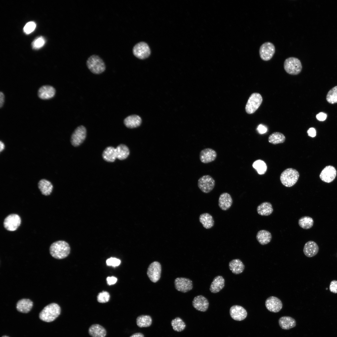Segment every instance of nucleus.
Wrapping results in <instances>:
<instances>
[{"mask_svg": "<svg viewBox=\"0 0 337 337\" xmlns=\"http://www.w3.org/2000/svg\"><path fill=\"white\" fill-rule=\"evenodd\" d=\"M70 247L66 242L62 240L53 243L49 248L50 253L54 258L57 259H64L68 256L70 252Z\"/></svg>", "mask_w": 337, "mask_h": 337, "instance_id": "f257e3e1", "label": "nucleus"}, {"mask_svg": "<svg viewBox=\"0 0 337 337\" xmlns=\"http://www.w3.org/2000/svg\"><path fill=\"white\" fill-rule=\"evenodd\" d=\"M61 309L60 306L55 303L45 306L40 312L39 317L42 320L51 322L55 320L60 315Z\"/></svg>", "mask_w": 337, "mask_h": 337, "instance_id": "f03ea898", "label": "nucleus"}, {"mask_svg": "<svg viewBox=\"0 0 337 337\" xmlns=\"http://www.w3.org/2000/svg\"><path fill=\"white\" fill-rule=\"evenodd\" d=\"M299 177L298 172L295 169L290 168L286 169L281 173L280 179L283 185L290 187L296 183Z\"/></svg>", "mask_w": 337, "mask_h": 337, "instance_id": "7ed1b4c3", "label": "nucleus"}, {"mask_svg": "<svg viewBox=\"0 0 337 337\" xmlns=\"http://www.w3.org/2000/svg\"><path fill=\"white\" fill-rule=\"evenodd\" d=\"M86 65L89 70L92 73L99 74L103 72L105 70V65L102 59L98 56L93 55L91 56L86 61Z\"/></svg>", "mask_w": 337, "mask_h": 337, "instance_id": "20e7f679", "label": "nucleus"}, {"mask_svg": "<svg viewBox=\"0 0 337 337\" xmlns=\"http://www.w3.org/2000/svg\"><path fill=\"white\" fill-rule=\"evenodd\" d=\"M285 70L288 73L292 75H296L301 71L302 66L299 59L293 57L286 59L284 62Z\"/></svg>", "mask_w": 337, "mask_h": 337, "instance_id": "39448f33", "label": "nucleus"}, {"mask_svg": "<svg viewBox=\"0 0 337 337\" xmlns=\"http://www.w3.org/2000/svg\"><path fill=\"white\" fill-rule=\"evenodd\" d=\"M262 101V97L259 93H252L249 97L246 105V112L248 114L255 112L260 106Z\"/></svg>", "mask_w": 337, "mask_h": 337, "instance_id": "423d86ee", "label": "nucleus"}, {"mask_svg": "<svg viewBox=\"0 0 337 337\" xmlns=\"http://www.w3.org/2000/svg\"><path fill=\"white\" fill-rule=\"evenodd\" d=\"M215 184L214 178L208 175L201 177L198 181V188L203 192L206 193H210L213 189Z\"/></svg>", "mask_w": 337, "mask_h": 337, "instance_id": "0eeeda50", "label": "nucleus"}, {"mask_svg": "<svg viewBox=\"0 0 337 337\" xmlns=\"http://www.w3.org/2000/svg\"><path fill=\"white\" fill-rule=\"evenodd\" d=\"M21 220L20 217L16 214H12L7 216L3 222L4 227L7 230L14 231L20 226Z\"/></svg>", "mask_w": 337, "mask_h": 337, "instance_id": "6e6552de", "label": "nucleus"}, {"mask_svg": "<svg viewBox=\"0 0 337 337\" xmlns=\"http://www.w3.org/2000/svg\"><path fill=\"white\" fill-rule=\"evenodd\" d=\"M275 51L274 45L270 42H265L262 44L259 50L260 57L265 61L270 60L274 55Z\"/></svg>", "mask_w": 337, "mask_h": 337, "instance_id": "1a4fd4ad", "label": "nucleus"}, {"mask_svg": "<svg viewBox=\"0 0 337 337\" xmlns=\"http://www.w3.org/2000/svg\"><path fill=\"white\" fill-rule=\"evenodd\" d=\"M161 272L160 264L157 261L151 263L147 271V275L150 280L153 282H157L160 279Z\"/></svg>", "mask_w": 337, "mask_h": 337, "instance_id": "9d476101", "label": "nucleus"}, {"mask_svg": "<svg viewBox=\"0 0 337 337\" xmlns=\"http://www.w3.org/2000/svg\"><path fill=\"white\" fill-rule=\"evenodd\" d=\"M134 55L138 58L144 59L148 57L150 54V50L148 44L141 42L136 44L133 49Z\"/></svg>", "mask_w": 337, "mask_h": 337, "instance_id": "9b49d317", "label": "nucleus"}, {"mask_svg": "<svg viewBox=\"0 0 337 337\" xmlns=\"http://www.w3.org/2000/svg\"><path fill=\"white\" fill-rule=\"evenodd\" d=\"M86 130L85 128L83 125L77 127L72 134L71 143L74 146L80 145L84 140L86 136Z\"/></svg>", "mask_w": 337, "mask_h": 337, "instance_id": "f8f14e48", "label": "nucleus"}, {"mask_svg": "<svg viewBox=\"0 0 337 337\" xmlns=\"http://www.w3.org/2000/svg\"><path fill=\"white\" fill-rule=\"evenodd\" d=\"M174 283L176 289L183 293H186L193 288L192 281L188 278H177L175 280Z\"/></svg>", "mask_w": 337, "mask_h": 337, "instance_id": "ddd939ff", "label": "nucleus"}, {"mask_svg": "<svg viewBox=\"0 0 337 337\" xmlns=\"http://www.w3.org/2000/svg\"><path fill=\"white\" fill-rule=\"evenodd\" d=\"M266 307L269 311L277 313L279 312L282 307V303L281 300L277 297L271 296L267 298L265 301Z\"/></svg>", "mask_w": 337, "mask_h": 337, "instance_id": "4468645a", "label": "nucleus"}, {"mask_svg": "<svg viewBox=\"0 0 337 337\" xmlns=\"http://www.w3.org/2000/svg\"><path fill=\"white\" fill-rule=\"evenodd\" d=\"M336 174L337 172L335 168L332 166L329 165L326 166L322 170L320 177L323 182L330 183L335 179Z\"/></svg>", "mask_w": 337, "mask_h": 337, "instance_id": "2eb2a0df", "label": "nucleus"}, {"mask_svg": "<svg viewBox=\"0 0 337 337\" xmlns=\"http://www.w3.org/2000/svg\"><path fill=\"white\" fill-rule=\"evenodd\" d=\"M216 151L214 149L207 148L202 149L199 153V159L203 163L207 164L214 161L217 157Z\"/></svg>", "mask_w": 337, "mask_h": 337, "instance_id": "dca6fc26", "label": "nucleus"}, {"mask_svg": "<svg viewBox=\"0 0 337 337\" xmlns=\"http://www.w3.org/2000/svg\"><path fill=\"white\" fill-rule=\"evenodd\" d=\"M230 314L232 319L237 321L243 320L247 316L246 310L242 306L238 305L232 306L230 309Z\"/></svg>", "mask_w": 337, "mask_h": 337, "instance_id": "f3484780", "label": "nucleus"}, {"mask_svg": "<svg viewBox=\"0 0 337 337\" xmlns=\"http://www.w3.org/2000/svg\"><path fill=\"white\" fill-rule=\"evenodd\" d=\"M209 302L208 299L202 295H198L195 296L192 301L193 307L198 310L206 311L209 306Z\"/></svg>", "mask_w": 337, "mask_h": 337, "instance_id": "a211bd4d", "label": "nucleus"}, {"mask_svg": "<svg viewBox=\"0 0 337 337\" xmlns=\"http://www.w3.org/2000/svg\"><path fill=\"white\" fill-rule=\"evenodd\" d=\"M232 197L229 193H223L219 196L218 204L222 210L226 211L228 210L232 206Z\"/></svg>", "mask_w": 337, "mask_h": 337, "instance_id": "6ab92c4d", "label": "nucleus"}, {"mask_svg": "<svg viewBox=\"0 0 337 337\" xmlns=\"http://www.w3.org/2000/svg\"><path fill=\"white\" fill-rule=\"evenodd\" d=\"M55 90L52 86L45 85L41 87L38 91V97L41 99L47 100L51 99L55 95Z\"/></svg>", "mask_w": 337, "mask_h": 337, "instance_id": "aec40b11", "label": "nucleus"}, {"mask_svg": "<svg viewBox=\"0 0 337 337\" xmlns=\"http://www.w3.org/2000/svg\"><path fill=\"white\" fill-rule=\"evenodd\" d=\"M319 247L315 242L310 241L306 242L304 245L303 252L305 256L311 257L315 256L318 253Z\"/></svg>", "mask_w": 337, "mask_h": 337, "instance_id": "412c9836", "label": "nucleus"}, {"mask_svg": "<svg viewBox=\"0 0 337 337\" xmlns=\"http://www.w3.org/2000/svg\"><path fill=\"white\" fill-rule=\"evenodd\" d=\"M33 305V302L28 299H22L19 300L16 304V308L19 312L27 313L31 310Z\"/></svg>", "mask_w": 337, "mask_h": 337, "instance_id": "4be33fe9", "label": "nucleus"}, {"mask_svg": "<svg viewBox=\"0 0 337 337\" xmlns=\"http://www.w3.org/2000/svg\"><path fill=\"white\" fill-rule=\"evenodd\" d=\"M225 286V280L221 276H218L214 278L210 287V291L214 293H217L222 290Z\"/></svg>", "mask_w": 337, "mask_h": 337, "instance_id": "5701e85b", "label": "nucleus"}, {"mask_svg": "<svg viewBox=\"0 0 337 337\" xmlns=\"http://www.w3.org/2000/svg\"><path fill=\"white\" fill-rule=\"evenodd\" d=\"M88 333L92 337H105L106 331L101 325L97 324L92 325L89 327Z\"/></svg>", "mask_w": 337, "mask_h": 337, "instance_id": "b1692460", "label": "nucleus"}, {"mask_svg": "<svg viewBox=\"0 0 337 337\" xmlns=\"http://www.w3.org/2000/svg\"><path fill=\"white\" fill-rule=\"evenodd\" d=\"M280 327L283 329L289 330L295 327L296 325L295 320L293 318L288 316H282L278 320Z\"/></svg>", "mask_w": 337, "mask_h": 337, "instance_id": "393cba45", "label": "nucleus"}, {"mask_svg": "<svg viewBox=\"0 0 337 337\" xmlns=\"http://www.w3.org/2000/svg\"><path fill=\"white\" fill-rule=\"evenodd\" d=\"M38 186L41 193L45 196L50 195L52 192L53 186L49 181L43 179L38 183Z\"/></svg>", "mask_w": 337, "mask_h": 337, "instance_id": "a878e982", "label": "nucleus"}, {"mask_svg": "<svg viewBox=\"0 0 337 337\" xmlns=\"http://www.w3.org/2000/svg\"><path fill=\"white\" fill-rule=\"evenodd\" d=\"M272 235L268 231L261 230L258 232L256 238L259 243L261 245H265L269 243L271 240Z\"/></svg>", "mask_w": 337, "mask_h": 337, "instance_id": "bb28decb", "label": "nucleus"}, {"mask_svg": "<svg viewBox=\"0 0 337 337\" xmlns=\"http://www.w3.org/2000/svg\"><path fill=\"white\" fill-rule=\"evenodd\" d=\"M229 267L232 273L238 274L243 272L245 266L240 260L237 259H233L229 262Z\"/></svg>", "mask_w": 337, "mask_h": 337, "instance_id": "cd10ccee", "label": "nucleus"}, {"mask_svg": "<svg viewBox=\"0 0 337 337\" xmlns=\"http://www.w3.org/2000/svg\"><path fill=\"white\" fill-rule=\"evenodd\" d=\"M200 222L203 227L207 229L212 228L214 224V221L212 216L208 213L201 214L199 217Z\"/></svg>", "mask_w": 337, "mask_h": 337, "instance_id": "c85d7f7f", "label": "nucleus"}, {"mask_svg": "<svg viewBox=\"0 0 337 337\" xmlns=\"http://www.w3.org/2000/svg\"><path fill=\"white\" fill-rule=\"evenodd\" d=\"M273 209L271 204L268 202H263L257 207V212L260 215L268 216L273 212Z\"/></svg>", "mask_w": 337, "mask_h": 337, "instance_id": "c756f323", "label": "nucleus"}, {"mask_svg": "<svg viewBox=\"0 0 337 337\" xmlns=\"http://www.w3.org/2000/svg\"><path fill=\"white\" fill-rule=\"evenodd\" d=\"M141 121V119L139 116L132 115L125 118L124 120V123L127 127L134 128L139 126Z\"/></svg>", "mask_w": 337, "mask_h": 337, "instance_id": "7c9ffc66", "label": "nucleus"}, {"mask_svg": "<svg viewBox=\"0 0 337 337\" xmlns=\"http://www.w3.org/2000/svg\"><path fill=\"white\" fill-rule=\"evenodd\" d=\"M102 157L107 162H114L117 158L115 148L111 146L107 147L103 153Z\"/></svg>", "mask_w": 337, "mask_h": 337, "instance_id": "2f4dec72", "label": "nucleus"}, {"mask_svg": "<svg viewBox=\"0 0 337 337\" xmlns=\"http://www.w3.org/2000/svg\"><path fill=\"white\" fill-rule=\"evenodd\" d=\"M152 322L151 316L148 315H140L136 320L137 325L140 328L149 327L151 325Z\"/></svg>", "mask_w": 337, "mask_h": 337, "instance_id": "473e14b6", "label": "nucleus"}, {"mask_svg": "<svg viewBox=\"0 0 337 337\" xmlns=\"http://www.w3.org/2000/svg\"><path fill=\"white\" fill-rule=\"evenodd\" d=\"M115 149L116 158L122 160L125 159L129 154V150L128 147L124 144L119 145Z\"/></svg>", "mask_w": 337, "mask_h": 337, "instance_id": "72a5a7b5", "label": "nucleus"}, {"mask_svg": "<svg viewBox=\"0 0 337 337\" xmlns=\"http://www.w3.org/2000/svg\"><path fill=\"white\" fill-rule=\"evenodd\" d=\"M285 136L279 132H275L270 134L268 138L269 142L274 144L283 143L285 140Z\"/></svg>", "mask_w": 337, "mask_h": 337, "instance_id": "f704fd0d", "label": "nucleus"}, {"mask_svg": "<svg viewBox=\"0 0 337 337\" xmlns=\"http://www.w3.org/2000/svg\"><path fill=\"white\" fill-rule=\"evenodd\" d=\"M298 224L302 228L308 229L310 228L313 226L314 220L313 218L310 217L304 216L299 219Z\"/></svg>", "mask_w": 337, "mask_h": 337, "instance_id": "c9c22d12", "label": "nucleus"}, {"mask_svg": "<svg viewBox=\"0 0 337 337\" xmlns=\"http://www.w3.org/2000/svg\"><path fill=\"white\" fill-rule=\"evenodd\" d=\"M171 323L173 330L178 332L183 331L186 326L185 322L179 317H177L172 320Z\"/></svg>", "mask_w": 337, "mask_h": 337, "instance_id": "e433bc0d", "label": "nucleus"}, {"mask_svg": "<svg viewBox=\"0 0 337 337\" xmlns=\"http://www.w3.org/2000/svg\"><path fill=\"white\" fill-rule=\"evenodd\" d=\"M253 167L256 170L259 174H264L267 170L266 164L263 161L258 160L254 162L252 164Z\"/></svg>", "mask_w": 337, "mask_h": 337, "instance_id": "4c0bfd02", "label": "nucleus"}, {"mask_svg": "<svg viewBox=\"0 0 337 337\" xmlns=\"http://www.w3.org/2000/svg\"><path fill=\"white\" fill-rule=\"evenodd\" d=\"M327 101L331 104L337 103V86L330 89L326 97Z\"/></svg>", "mask_w": 337, "mask_h": 337, "instance_id": "58836bf2", "label": "nucleus"}, {"mask_svg": "<svg viewBox=\"0 0 337 337\" xmlns=\"http://www.w3.org/2000/svg\"><path fill=\"white\" fill-rule=\"evenodd\" d=\"M45 43V40L44 37L40 36L36 38L32 43L33 48L38 49L42 47Z\"/></svg>", "mask_w": 337, "mask_h": 337, "instance_id": "ea45409f", "label": "nucleus"}, {"mask_svg": "<svg viewBox=\"0 0 337 337\" xmlns=\"http://www.w3.org/2000/svg\"><path fill=\"white\" fill-rule=\"evenodd\" d=\"M97 301L101 303H105L108 302L110 298L109 293L105 291H103L100 293L97 296Z\"/></svg>", "mask_w": 337, "mask_h": 337, "instance_id": "a19ab883", "label": "nucleus"}, {"mask_svg": "<svg viewBox=\"0 0 337 337\" xmlns=\"http://www.w3.org/2000/svg\"><path fill=\"white\" fill-rule=\"evenodd\" d=\"M36 27L35 23L32 21L27 22L23 28L24 32L27 34H29L32 32Z\"/></svg>", "mask_w": 337, "mask_h": 337, "instance_id": "79ce46f5", "label": "nucleus"}, {"mask_svg": "<svg viewBox=\"0 0 337 337\" xmlns=\"http://www.w3.org/2000/svg\"><path fill=\"white\" fill-rule=\"evenodd\" d=\"M121 262L120 260L114 257H111L107 259L106 261L107 265L115 267L119 266Z\"/></svg>", "mask_w": 337, "mask_h": 337, "instance_id": "37998d69", "label": "nucleus"}, {"mask_svg": "<svg viewBox=\"0 0 337 337\" xmlns=\"http://www.w3.org/2000/svg\"><path fill=\"white\" fill-rule=\"evenodd\" d=\"M330 291L334 293H337V281H332L330 285Z\"/></svg>", "mask_w": 337, "mask_h": 337, "instance_id": "c03bdc74", "label": "nucleus"}, {"mask_svg": "<svg viewBox=\"0 0 337 337\" xmlns=\"http://www.w3.org/2000/svg\"><path fill=\"white\" fill-rule=\"evenodd\" d=\"M327 116L326 114L321 112L316 115V118L320 121H324L326 119Z\"/></svg>", "mask_w": 337, "mask_h": 337, "instance_id": "a18cd8bd", "label": "nucleus"}, {"mask_svg": "<svg viewBox=\"0 0 337 337\" xmlns=\"http://www.w3.org/2000/svg\"><path fill=\"white\" fill-rule=\"evenodd\" d=\"M257 129L260 134H264L266 133L267 130L266 127L262 124L259 125L258 126Z\"/></svg>", "mask_w": 337, "mask_h": 337, "instance_id": "49530a36", "label": "nucleus"}, {"mask_svg": "<svg viewBox=\"0 0 337 337\" xmlns=\"http://www.w3.org/2000/svg\"><path fill=\"white\" fill-rule=\"evenodd\" d=\"M117 278L114 276L108 277L106 280L108 284L110 285L115 284L117 281Z\"/></svg>", "mask_w": 337, "mask_h": 337, "instance_id": "de8ad7c7", "label": "nucleus"}, {"mask_svg": "<svg viewBox=\"0 0 337 337\" xmlns=\"http://www.w3.org/2000/svg\"><path fill=\"white\" fill-rule=\"evenodd\" d=\"M308 135L312 137H315L316 135V131L315 128H309L307 131Z\"/></svg>", "mask_w": 337, "mask_h": 337, "instance_id": "09e8293b", "label": "nucleus"}, {"mask_svg": "<svg viewBox=\"0 0 337 337\" xmlns=\"http://www.w3.org/2000/svg\"><path fill=\"white\" fill-rule=\"evenodd\" d=\"M4 95L3 93L2 92H0V107L1 108L4 103Z\"/></svg>", "mask_w": 337, "mask_h": 337, "instance_id": "8fccbe9b", "label": "nucleus"}, {"mask_svg": "<svg viewBox=\"0 0 337 337\" xmlns=\"http://www.w3.org/2000/svg\"><path fill=\"white\" fill-rule=\"evenodd\" d=\"M129 337H144V335L141 333H136L132 334Z\"/></svg>", "mask_w": 337, "mask_h": 337, "instance_id": "3c124183", "label": "nucleus"}, {"mask_svg": "<svg viewBox=\"0 0 337 337\" xmlns=\"http://www.w3.org/2000/svg\"><path fill=\"white\" fill-rule=\"evenodd\" d=\"M0 152H1L4 149V148L5 146H4V144L1 141H0Z\"/></svg>", "mask_w": 337, "mask_h": 337, "instance_id": "603ef678", "label": "nucleus"}, {"mask_svg": "<svg viewBox=\"0 0 337 337\" xmlns=\"http://www.w3.org/2000/svg\"><path fill=\"white\" fill-rule=\"evenodd\" d=\"M2 337H8L7 336H2Z\"/></svg>", "mask_w": 337, "mask_h": 337, "instance_id": "864d4df0", "label": "nucleus"}, {"mask_svg": "<svg viewBox=\"0 0 337 337\" xmlns=\"http://www.w3.org/2000/svg\"><path fill=\"white\" fill-rule=\"evenodd\" d=\"M326 290H327V289H328V288H326Z\"/></svg>", "mask_w": 337, "mask_h": 337, "instance_id": "5fc2aeb1", "label": "nucleus"}]
</instances>
